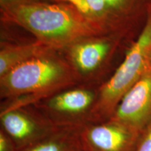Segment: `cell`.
<instances>
[{"mask_svg":"<svg viewBox=\"0 0 151 151\" xmlns=\"http://www.w3.org/2000/svg\"><path fill=\"white\" fill-rule=\"evenodd\" d=\"M111 119L140 134L151 123V70L124 95Z\"/></svg>","mask_w":151,"mask_h":151,"instance_id":"obj_7","label":"cell"},{"mask_svg":"<svg viewBox=\"0 0 151 151\" xmlns=\"http://www.w3.org/2000/svg\"><path fill=\"white\" fill-rule=\"evenodd\" d=\"M3 14L7 20L26 28L47 45H64L93 32L86 18L71 5L60 1L6 6Z\"/></svg>","mask_w":151,"mask_h":151,"instance_id":"obj_1","label":"cell"},{"mask_svg":"<svg viewBox=\"0 0 151 151\" xmlns=\"http://www.w3.org/2000/svg\"><path fill=\"white\" fill-rule=\"evenodd\" d=\"M48 45L41 43L9 47L0 52V75L2 76L11 69L36 57L42 56Z\"/></svg>","mask_w":151,"mask_h":151,"instance_id":"obj_10","label":"cell"},{"mask_svg":"<svg viewBox=\"0 0 151 151\" xmlns=\"http://www.w3.org/2000/svg\"><path fill=\"white\" fill-rule=\"evenodd\" d=\"M78 127H58L50 134L18 151H81Z\"/></svg>","mask_w":151,"mask_h":151,"instance_id":"obj_8","label":"cell"},{"mask_svg":"<svg viewBox=\"0 0 151 151\" xmlns=\"http://www.w3.org/2000/svg\"><path fill=\"white\" fill-rule=\"evenodd\" d=\"M148 63L149 69L151 70V47L148 53Z\"/></svg>","mask_w":151,"mask_h":151,"instance_id":"obj_15","label":"cell"},{"mask_svg":"<svg viewBox=\"0 0 151 151\" xmlns=\"http://www.w3.org/2000/svg\"><path fill=\"white\" fill-rule=\"evenodd\" d=\"M0 151H17L14 142L1 129L0 130Z\"/></svg>","mask_w":151,"mask_h":151,"instance_id":"obj_13","label":"cell"},{"mask_svg":"<svg viewBox=\"0 0 151 151\" xmlns=\"http://www.w3.org/2000/svg\"><path fill=\"white\" fill-rule=\"evenodd\" d=\"M1 129L14 142L17 151L41 140L58 129L48 118H39L21 106L6 108L1 113Z\"/></svg>","mask_w":151,"mask_h":151,"instance_id":"obj_6","label":"cell"},{"mask_svg":"<svg viewBox=\"0 0 151 151\" xmlns=\"http://www.w3.org/2000/svg\"><path fill=\"white\" fill-rule=\"evenodd\" d=\"M81 151H134L140 133L109 119L77 129Z\"/></svg>","mask_w":151,"mask_h":151,"instance_id":"obj_5","label":"cell"},{"mask_svg":"<svg viewBox=\"0 0 151 151\" xmlns=\"http://www.w3.org/2000/svg\"><path fill=\"white\" fill-rule=\"evenodd\" d=\"M65 69L60 62L43 56L36 57L11 69L1 76V94L9 99H28L22 106L33 100L51 95L64 80Z\"/></svg>","mask_w":151,"mask_h":151,"instance_id":"obj_3","label":"cell"},{"mask_svg":"<svg viewBox=\"0 0 151 151\" xmlns=\"http://www.w3.org/2000/svg\"><path fill=\"white\" fill-rule=\"evenodd\" d=\"M71 5L86 18H99L106 15V6L102 0H52Z\"/></svg>","mask_w":151,"mask_h":151,"instance_id":"obj_11","label":"cell"},{"mask_svg":"<svg viewBox=\"0 0 151 151\" xmlns=\"http://www.w3.org/2000/svg\"><path fill=\"white\" fill-rule=\"evenodd\" d=\"M134 151H151V123L141 132Z\"/></svg>","mask_w":151,"mask_h":151,"instance_id":"obj_12","label":"cell"},{"mask_svg":"<svg viewBox=\"0 0 151 151\" xmlns=\"http://www.w3.org/2000/svg\"><path fill=\"white\" fill-rule=\"evenodd\" d=\"M109 49V44L104 41L81 43L73 47L72 58L81 71L88 72L94 70L99 65Z\"/></svg>","mask_w":151,"mask_h":151,"instance_id":"obj_9","label":"cell"},{"mask_svg":"<svg viewBox=\"0 0 151 151\" xmlns=\"http://www.w3.org/2000/svg\"><path fill=\"white\" fill-rule=\"evenodd\" d=\"M151 47V16L140 35L126 54L121 65L97 94L90 122L111 118L122 98L149 70L148 53Z\"/></svg>","mask_w":151,"mask_h":151,"instance_id":"obj_2","label":"cell"},{"mask_svg":"<svg viewBox=\"0 0 151 151\" xmlns=\"http://www.w3.org/2000/svg\"><path fill=\"white\" fill-rule=\"evenodd\" d=\"M97 94L87 89H73L45 98L43 109L58 127H77L89 123Z\"/></svg>","mask_w":151,"mask_h":151,"instance_id":"obj_4","label":"cell"},{"mask_svg":"<svg viewBox=\"0 0 151 151\" xmlns=\"http://www.w3.org/2000/svg\"><path fill=\"white\" fill-rule=\"evenodd\" d=\"M0 1H1V6H6L17 4L29 2V1H39V0H0Z\"/></svg>","mask_w":151,"mask_h":151,"instance_id":"obj_14","label":"cell"}]
</instances>
